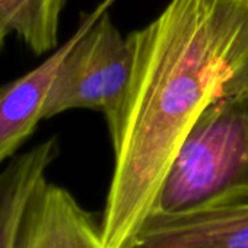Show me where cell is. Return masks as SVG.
<instances>
[{
  "instance_id": "8",
  "label": "cell",
  "mask_w": 248,
  "mask_h": 248,
  "mask_svg": "<svg viewBox=\"0 0 248 248\" xmlns=\"http://www.w3.org/2000/svg\"><path fill=\"white\" fill-rule=\"evenodd\" d=\"M66 5L67 0H0V51L11 34L37 56L56 50Z\"/></svg>"
},
{
  "instance_id": "1",
  "label": "cell",
  "mask_w": 248,
  "mask_h": 248,
  "mask_svg": "<svg viewBox=\"0 0 248 248\" xmlns=\"http://www.w3.org/2000/svg\"><path fill=\"white\" fill-rule=\"evenodd\" d=\"M132 73L107 123L114 168L101 219L107 248H129L156 210L200 114L248 89V0H170L127 35Z\"/></svg>"
},
{
  "instance_id": "3",
  "label": "cell",
  "mask_w": 248,
  "mask_h": 248,
  "mask_svg": "<svg viewBox=\"0 0 248 248\" xmlns=\"http://www.w3.org/2000/svg\"><path fill=\"white\" fill-rule=\"evenodd\" d=\"M133 53L129 37L114 25L108 11L91 24L62 60L43 120L69 109H95L108 123L126 92Z\"/></svg>"
},
{
  "instance_id": "2",
  "label": "cell",
  "mask_w": 248,
  "mask_h": 248,
  "mask_svg": "<svg viewBox=\"0 0 248 248\" xmlns=\"http://www.w3.org/2000/svg\"><path fill=\"white\" fill-rule=\"evenodd\" d=\"M248 203V89L210 104L181 145L155 212Z\"/></svg>"
},
{
  "instance_id": "4",
  "label": "cell",
  "mask_w": 248,
  "mask_h": 248,
  "mask_svg": "<svg viewBox=\"0 0 248 248\" xmlns=\"http://www.w3.org/2000/svg\"><path fill=\"white\" fill-rule=\"evenodd\" d=\"M114 2L115 0H102L92 12L82 16L73 35L63 46L57 47L47 60L0 88V167L15 156L43 120L44 104L54 75L70 47Z\"/></svg>"
},
{
  "instance_id": "7",
  "label": "cell",
  "mask_w": 248,
  "mask_h": 248,
  "mask_svg": "<svg viewBox=\"0 0 248 248\" xmlns=\"http://www.w3.org/2000/svg\"><path fill=\"white\" fill-rule=\"evenodd\" d=\"M60 155L56 136L14 156L0 171V248H18L27 207Z\"/></svg>"
},
{
  "instance_id": "6",
  "label": "cell",
  "mask_w": 248,
  "mask_h": 248,
  "mask_svg": "<svg viewBox=\"0 0 248 248\" xmlns=\"http://www.w3.org/2000/svg\"><path fill=\"white\" fill-rule=\"evenodd\" d=\"M18 248H107L101 223L66 188L47 178L35 190L21 228Z\"/></svg>"
},
{
  "instance_id": "5",
  "label": "cell",
  "mask_w": 248,
  "mask_h": 248,
  "mask_svg": "<svg viewBox=\"0 0 248 248\" xmlns=\"http://www.w3.org/2000/svg\"><path fill=\"white\" fill-rule=\"evenodd\" d=\"M129 248H248V203L154 212Z\"/></svg>"
}]
</instances>
